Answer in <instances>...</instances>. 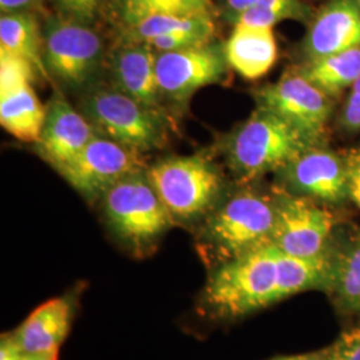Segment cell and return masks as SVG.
Returning a JSON list of instances; mask_svg holds the SVG:
<instances>
[{
  "label": "cell",
  "instance_id": "obj_1",
  "mask_svg": "<svg viewBox=\"0 0 360 360\" xmlns=\"http://www.w3.org/2000/svg\"><path fill=\"white\" fill-rule=\"evenodd\" d=\"M203 300L221 318H240L279 302L278 248L270 243L220 263L207 282Z\"/></svg>",
  "mask_w": 360,
  "mask_h": 360
},
{
  "label": "cell",
  "instance_id": "obj_2",
  "mask_svg": "<svg viewBox=\"0 0 360 360\" xmlns=\"http://www.w3.org/2000/svg\"><path fill=\"white\" fill-rule=\"evenodd\" d=\"M315 146L322 144L311 141L282 117L257 107L230 135L226 158L239 179L252 180L269 172H279Z\"/></svg>",
  "mask_w": 360,
  "mask_h": 360
},
{
  "label": "cell",
  "instance_id": "obj_3",
  "mask_svg": "<svg viewBox=\"0 0 360 360\" xmlns=\"http://www.w3.org/2000/svg\"><path fill=\"white\" fill-rule=\"evenodd\" d=\"M274 226V198L243 190L211 211L203 229V238L224 263L270 245Z\"/></svg>",
  "mask_w": 360,
  "mask_h": 360
},
{
  "label": "cell",
  "instance_id": "obj_4",
  "mask_svg": "<svg viewBox=\"0 0 360 360\" xmlns=\"http://www.w3.org/2000/svg\"><path fill=\"white\" fill-rule=\"evenodd\" d=\"M82 114L96 134L136 153L156 150L166 142L167 131L160 112L147 108L116 87L90 91Z\"/></svg>",
  "mask_w": 360,
  "mask_h": 360
},
{
  "label": "cell",
  "instance_id": "obj_5",
  "mask_svg": "<svg viewBox=\"0 0 360 360\" xmlns=\"http://www.w3.org/2000/svg\"><path fill=\"white\" fill-rule=\"evenodd\" d=\"M162 203L171 218L188 221L215 206L223 180L217 166L206 156H174L147 171Z\"/></svg>",
  "mask_w": 360,
  "mask_h": 360
},
{
  "label": "cell",
  "instance_id": "obj_6",
  "mask_svg": "<svg viewBox=\"0 0 360 360\" xmlns=\"http://www.w3.org/2000/svg\"><path fill=\"white\" fill-rule=\"evenodd\" d=\"M103 208L116 236L136 250L153 245L174 221L143 169L108 190Z\"/></svg>",
  "mask_w": 360,
  "mask_h": 360
},
{
  "label": "cell",
  "instance_id": "obj_7",
  "mask_svg": "<svg viewBox=\"0 0 360 360\" xmlns=\"http://www.w3.org/2000/svg\"><path fill=\"white\" fill-rule=\"evenodd\" d=\"M43 59L50 77L71 90L89 86L103 59V40L86 23L52 16L43 30Z\"/></svg>",
  "mask_w": 360,
  "mask_h": 360
},
{
  "label": "cell",
  "instance_id": "obj_8",
  "mask_svg": "<svg viewBox=\"0 0 360 360\" xmlns=\"http://www.w3.org/2000/svg\"><path fill=\"white\" fill-rule=\"evenodd\" d=\"M257 107L282 117L318 144L326 134L334 112V99L302 77L296 70L278 82L260 87L254 94Z\"/></svg>",
  "mask_w": 360,
  "mask_h": 360
},
{
  "label": "cell",
  "instance_id": "obj_9",
  "mask_svg": "<svg viewBox=\"0 0 360 360\" xmlns=\"http://www.w3.org/2000/svg\"><path fill=\"white\" fill-rule=\"evenodd\" d=\"M275 226L271 243L287 255L319 257L330 251L334 214L316 200L281 190L274 196Z\"/></svg>",
  "mask_w": 360,
  "mask_h": 360
},
{
  "label": "cell",
  "instance_id": "obj_10",
  "mask_svg": "<svg viewBox=\"0 0 360 360\" xmlns=\"http://www.w3.org/2000/svg\"><path fill=\"white\" fill-rule=\"evenodd\" d=\"M139 153L96 135L58 172L87 200L103 198L120 180L142 171Z\"/></svg>",
  "mask_w": 360,
  "mask_h": 360
},
{
  "label": "cell",
  "instance_id": "obj_11",
  "mask_svg": "<svg viewBox=\"0 0 360 360\" xmlns=\"http://www.w3.org/2000/svg\"><path fill=\"white\" fill-rule=\"evenodd\" d=\"M223 46H205L172 52H156V77L162 98L187 103L196 91L221 83L229 72Z\"/></svg>",
  "mask_w": 360,
  "mask_h": 360
},
{
  "label": "cell",
  "instance_id": "obj_12",
  "mask_svg": "<svg viewBox=\"0 0 360 360\" xmlns=\"http://www.w3.org/2000/svg\"><path fill=\"white\" fill-rule=\"evenodd\" d=\"M285 190L326 205H340L349 199L346 155L324 144L296 156L278 172Z\"/></svg>",
  "mask_w": 360,
  "mask_h": 360
},
{
  "label": "cell",
  "instance_id": "obj_13",
  "mask_svg": "<svg viewBox=\"0 0 360 360\" xmlns=\"http://www.w3.org/2000/svg\"><path fill=\"white\" fill-rule=\"evenodd\" d=\"M360 46L359 0H328L309 20L302 43L304 60H316Z\"/></svg>",
  "mask_w": 360,
  "mask_h": 360
},
{
  "label": "cell",
  "instance_id": "obj_14",
  "mask_svg": "<svg viewBox=\"0 0 360 360\" xmlns=\"http://www.w3.org/2000/svg\"><path fill=\"white\" fill-rule=\"evenodd\" d=\"M96 135L87 117L56 91L47 107L44 126L37 143L39 155L59 171Z\"/></svg>",
  "mask_w": 360,
  "mask_h": 360
},
{
  "label": "cell",
  "instance_id": "obj_15",
  "mask_svg": "<svg viewBox=\"0 0 360 360\" xmlns=\"http://www.w3.org/2000/svg\"><path fill=\"white\" fill-rule=\"evenodd\" d=\"M74 304L70 297H55L34 309L13 333V339L26 355L58 356L71 328Z\"/></svg>",
  "mask_w": 360,
  "mask_h": 360
},
{
  "label": "cell",
  "instance_id": "obj_16",
  "mask_svg": "<svg viewBox=\"0 0 360 360\" xmlns=\"http://www.w3.org/2000/svg\"><path fill=\"white\" fill-rule=\"evenodd\" d=\"M114 87L150 110L160 112L156 52L146 43H124L111 63Z\"/></svg>",
  "mask_w": 360,
  "mask_h": 360
},
{
  "label": "cell",
  "instance_id": "obj_17",
  "mask_svg": "<svg viewBox=\"0 0 360 360\" xmlns=\"http://www.w3.org/2000/svg\"><path fill=\"white\" fill-rule=\"evenodd\" d=\"M223 49L230 68L248 80L267 75L278 59L274 28L233 25Z\"/></svg>",
  "mask_w": 360,
  "mask_h": 360
},
{
  "label": "cell",
  "instance_id": "obj_18",
  "mask_svg": "<svg viewBox=\"0 0 360 360\" xmlns=\"http://www.w3.org/2000/svg\"><path fill=\"white\" fill-rule=\"evenodd\" d=\"M335 255L331 251L319 257H299L278 250V291L284 297L309 290L333 288Z\"/></svg>",
  "mask_w": 360,
  "mask_h": 360
},
{
  "label": "cell",
  "instance_id": "obj_19",
  "mask_svg": "<svg viewBox=\"0 0 360 360\" xmlns=\"http://www.w3.org/2000/svg\"><path fill=\"white\" fill-rule=\"evenodd\" d=\"M47 108L39 101L32 84L0 95V123L13 138L38 143Z\"/></svg>",
  "mask_w": 360,
  "mask_h": 360
},
{
  "label": "cell",
  "instance_id": "obj_20",
  "mask_svg": "<svg viewBox=\"0 0 360 360\" xmlns=\"http://www.w3.org/2000/svg\"><path fill=\"white\" fill-rule=\"evenodd\" d=\"M295 70L335 99L360 77V46L316 60L303 62Z\"/></svg>",
  "mask_w": 360,
  "mask_h": 360
},
{
  "label": "cell",
  "instance_id": "obj_21",
  "mask_svg": "<svg viewBox=\"0 0 360 360\" xmlns=\"http://www.w3.org/2000/svg\"><path fill=\"white\" fill-rule=\"evenodd\" d=\"M0 50L25 58L37 67L39 75L50 77L43 59V34L32 13H1Z\"/></svg>",
  "mask_w": 360,
  "mask_h": 360
},
{
  "label": "cell",
  "instance_id": "obj_22",
  "mask_svg": "<svg viewBox=\"0 0 360 360\" xmlns=\"http://www.w3.org/2000/svg\"><path fill=\"white\" fill-rule=\"evenodd\" d=\"M180 32H205L214 35L211 13L202 15H155L126 28L124 43H150L151 40Z\"/></svg>",
  "mask_w": 360,
  "mask_h": 360
},
{
  "label": "cell",
  "instance_id": "obj_23",
  "mask_svg": "<svg viewBox=\"0 0 360 360\" xmlns=\"http://www.w3.org/2000/svg\"><path fill=\"white\" fill-rule=\"evenodd\" d=\"M312 16L311 8L302 0H260L233 25L274 28L283 20L309 23Z\"/></svg>",
  "mask_w": 360,
  "mask_h": 360
},
{
  "label": "cell",
  "instance_id": "obj_24",
  "mask_svg": "<svg viewBox=\"0 0 360 360\" xmlns=\"http://www.w3.org/2000/svg\"><path fill=\"white\" fill-rule=\"evenodd\" d=\"M211 0H120L126 27L155 15H202L210 13Z\"/></svg>",
  "mask_w": 360,
  "mask_h": 360
},
{
  "label": "cell",
  "instance_id": "obj_25",
  "mask_svg": "<svg viewBox=\"0 0 360 360\" xmlns=\"http://www.w3.org/2000/svg\"><path fill=\"white\" fill-rule=\"evenodd\" d=\"M333 288L339 303L348 311H360V236L347 250L335 257Z\"/></svg>",
  "mask_w": 360,
  "mask_h": 360
},
{
  "label": "cell",
  "instance_id": "obj_26",
  "mask_svg": "<svg viewBox=\"0 0 360 360\" xmlns=\"http://www.w3.org/2000/svg\"><path fill=\"white\" fill-rule=\"evenodd\" d=\"M37 74V67L30 60L0 50V95L32 84Z\"/></svg>",
  "mask_w": 360,
  "mask_h": 360
},
{
  "label": "cell",
  "instance_id": "obj_27",
  "mask_svg": "<svg viewBox=\"0 0 360 360\" xmlns=\"http://www.w3.org/2000/svg\"><path fill=\"white\" fill-rule=\"evenodd\" d=\"M339 126L347 134L360 132V77L349 87L339 115Z\"/></svg>",
  "mask_w": 360,
  "mask_h": 360
},
{
  "label": "cell",
  "instance_id": "obj_28",
  "mask_svg": "<svg viewBox=\"0 0 360 360\" xmlns=\"http://www.w3.org/2000/svg\"><path fill=\"white\" fill-rule=\"evenodd\" d=\"M323 360H360V328L342 335L334 347L324 352Z\"/></svg>",
  "mask_w": 360,
  "mask_h": 360
},
{
  "label": "cell",
  "instance_id": "obj_29",
  "mask_svg": "<svg viewBox=\"0 0 360 360\" xmlns=\"http://www.w3.org/2000/svg\"><path fill=\"white\" fill-rule=\"evenodd\" d=\"M60 13L77 22L89 25L94 20L102 0H55Z\"/></svg>",
  "mask_w": 360,
  "mask_h": 360
},
{
  "label": "cell",
  "instance_id": "obj_30",
  "mask_svg": "<svg viewBox=\"0 0 360 360\" xmlns=\"http://www.w3.org/2000/svg\"><path fill=\"white\" fill-rule=\"evenodd\" d=\"M348 167V195L349 199L360 208V150L349 151L346 155Z\"/></svg>",
  "mask_w": 360,
  "mask_h": 360
},
{
  "label": "cell",
  "instance_id": "obj_31",
  "mask_svg": "<svg viewBox=\"0 0 360 360\" xmlns=\"http://www.w3.org/2000/svg\"><path fill=\"white\" fill-rule=\"evenodd\" d=\"M260 0H224V13L232 25L236 19L252 8Z\"/></svg>",
  "mask_w": 360,
  "mask_h": 360
},
{
  "label": "cell",
  "instance_id": "obj_32",
  "mask_svg": "<svg viewBox=\"0 0 360 360\" xmlns=\"http://www.w3.org/2000/svg\"><path fill=\"white\" fill-rule=\"evenodd\" d=\"M41 0H0L1 13H31L40 7Z\"/></svg>",
  "mask_w": 360,
  "mask_h": 360
},
{
  "label": "cell",
  "instance_id": "obj_33",
  "mask_svg": "<svg viewBox=\"0 0 360 360\" xmlns=\"http://www.w3.org/2000/svg\"><path fill=\"white\" fill-rule=\"evenodd\" d=\"M25 354L18 346L13 335H6L1 338L0 345V360H23Z\"/></svg>",
  "mask_w": 360,
  "mask_h": 360
},
{
  "label": "cell",
  "instance_id": "obj_34",
  "mask_svg": "<svg viewBox=\"0 0 360 360\" xmlns=\"http://www.w3.org/2000/svg\"><path fill=\"white\" fill-rule=\"evenodd\" d=\"M324 352H312V354H303V355H294V356H285L274 360H323Z\"/></svg>",
  "mask_w": 360,
  "mask_h": 360
},
{
  "label": "cell",
  "instance_id": "obj_35",
  "mask_svg": "<svg viewBox=\"0 0 360 360\" xmlns=\"http://www.w3.org/2000/svg\"><path fill=\"white\" fill-rule=\"evenodd\" d=\"M359 3H360V0H359Z\"/></svg>",
  "mask_w": 360,
  "mask_h": 360
}]
</instances>
